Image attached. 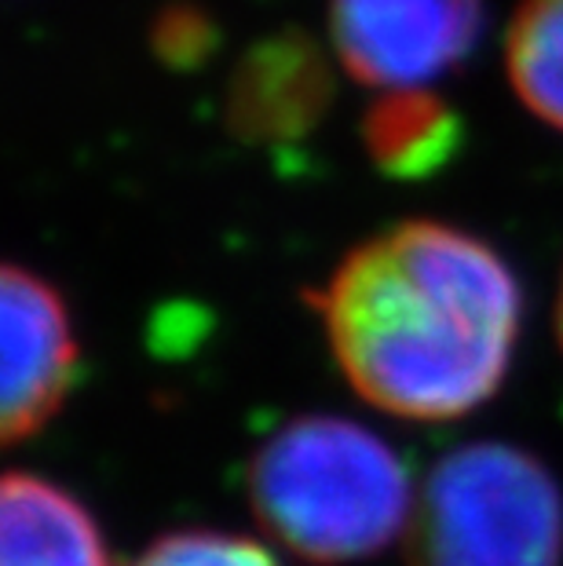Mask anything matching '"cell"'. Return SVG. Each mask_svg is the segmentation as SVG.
I'll use <instances>...</instances> for the list:
<instances>
[{
  "instance_id": "obj_8",
  "label": "cell",
  "mask_w": 563,
  "mask_h": 566,
  "mask_svg": "<svg viewBox=\"0 0 563 566\" xmlns=\"http://www.w3.org/2000/svg\"><path fill=\"white\" fill-rule=\"evenodd\" d=\"M366 154L385 176L421 179L439 172L461 143V122L428 88L380 92L363 117Z\"/></svg>"
},
{
  "instance_id": "obj_11",
  "label": "cell",
  "mask_w": 563,
  "mask_h": 566,
  "mask_svg": "<svg viewBox=\"0 0 563 566\" xmlns=\"http://www.w3.org/2000/svg\"><path fill=\"white\" fill-rule=\"evenodd\" d=\"M212 48V27L198 8L176 4L154 22V52L169 59L173 66L198 63Z\"/></svg>"
},
{
  "instance_id": "obj_6",
  "label": "cell",
  "mask_w": 563,
  "mask_h": 566,
  "mask_svg": "<svg viewBox=\"0 0 563 566\" xmlns=\"http://www.w3.org/2000/svg\"><path fill=\"white\" fill-rule=\"evenodd\" d=\"M333 99L322 48L301 30L260 41L238 63L227 88V122L249 143L296 139L311 132Z\"/></svg>"
},
{
  "instance_id": "obj_1",
  "label": "cell",
  "mask_w": 563,
  "mask_h": 566,
  "mask_svg": "<svg viewBox=\"0 0 563 566\" xmlns=\"http://www.w3.org/2000/svg\"><path fill=\"white\" fill-rule=\"evenodd\" d=\"M315 311L358 399L439 424L487 406L509 377L523 296L505 256L461 227L403 220L347 249Z\"/></svg>"
},
{
  "instance_id": "obj_2",
  "label": "cell",
  "mask_w": 563,
  "mask_h": 566,
  "mask_svg": "<svg viewBox=\"0 0 563 566\" xmlns=\"http://www.w3.org/2000/svg\"><path fill=\"white\" fill-rule=\"evenodd\" d=\"M249 504L271 541L319 566L369 559L414 520L417 493L392 446L344 417H301L260 442Z\"/></svg>"
},
{
  "instance_id": "obj_12",
  "label": "cell",
  "mask_w": 563,
  "mask_h": 566,
  "mask_svg": "<svg viewBox=\"0 0 563 566\" xmlns=\"http://www.w3.org/2000/svg\"><path fill=\"white\" fill-rule=\"evenodd\" d=\"M556 340L563 352V274H560V293H556Z\"/></svg>"
},
{
  "instance_id": "obj_10",
  "label": "cell",
  "mask_w": 563,
  "mask_h": 566,
  "mask_svg": "<svg viewBox=\"0 0 563 566\" xmlns=\"http://www.w3.org/2000/svg\"><path fill=\"white\" fill-rule=\"evenodd\" d=\"M128 566H279L268 545L227 530H173Z\"/></svg>"
},
{
  "instance_id": "obj_3",
  "label": "cell",
  "mask_w": 563,
  "mask_h": 566,
  "mask_svg": "<svg viewBox=\"0 0 563 566\" xmlns=\"http://www.w3.org/2000/svg\"><path fill=\"white\" fill-rule=\"evenodd\" d=\"M410 566H563V490L534 453L469 442L417 490Z\"/></svg>"
},
{
  "instance_id": "obj_5",
  "label": "cell",
  "mask_w": 563,
  "mask_h": 566,
  "mask_svg": "<svg viewBox=\"0 0 563 566\" xmlns=\"http://www.w3.org/2000/svg\"><path fill=\"white\" fill-rule=\"evenodd\" d=\"M0 436L8 446L41 436L77 377V336L66 300L38 271H0Z\"/></svg>"
},
{
  "instance_id": "obj_9",
  "label": "cell",
  "mask_w": 563,
  "mask_h": 566,
  "mask_svg": "<svg viewBox=\"0 0 563 566\" xmlns=\"http://www.w3.org/2000/svg\"><path fill=\"white\" fill-rule=\"evenodd\" d=\"M505 70L526 111L563 132V0H520L505 38Z\"/></svg>"
},
{
  "instance_id": "obj_7",
  "label": "cell",
  "mask_w": 563,
  "mask_h": 566,
  "mask_svg": "<svg viewBox=\"0 0 563 566\" xmlns=\"http://www.w3.org/2000/svg\"><path fill=\"white\" fill-rule=\"evenodd\" d=\"M0 566H111L95 515L38 472L0 483Z\"/></svg>"
},
{
  "instance_id": "obj_4",
  "label": "cell",
  "mask_w": 563,
  "mask_h": 566,
  "mask_svg": "<svg viewBox=\"0 0 563 566\" xmlns=\"http://www.w3.org/2000/svg\"><path fill=\"white\" fill-rule=\"evenodd\" d=\"M483 30V0H330L341 66L377 92L428 88Z\"/></svg>"
}]
</instances>
